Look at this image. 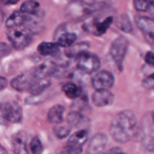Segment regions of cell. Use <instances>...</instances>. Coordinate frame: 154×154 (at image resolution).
Here are the masks:
<instances>
[{
    "instance_id": "cell-15",
    "label": "cell",
    "mask_w": 154,
    "mask_h": 154,
    "mask_svg": "<svg viewBox=\"0 0 154 154\" xmlns=\"http://www.w3.org/2000/svg\"><path fill=\"white\" fill-rule=\"evenodd\" d=\"M108 143V137L104 133H97L89 144L87 154H100L105 150Z\"/></svg>"
},
{
    "instance_id": "cell-29",
    "label": "cell",
    "mask_w": 154,
    "mask_h": 154,
    "mask_svg": "<svg viewBox=\"0 0 154 154\" xmlns=\"http://www.w3.org/2000/svg\"><path fill=\"white\" fill-rule=\"evenodd\" d=\"M82 152L83 148H77L67 144V146L63 147L58 154H82Z\"/></svg>"
},
{
    "instance_id": "cell-31",
    "label": "cell",
    "mask_w": 154,
    "mask_h": 154,
    "mask_svg": "<svg viewBox=\"0 0 154 154\" xmlns=\"http://www.w3.org/2000/svg\"><path fill=\"white\" fill-rule=\"evenodd\" d=\"M11 52V49L6 44L0 42V59L5 57Z\"/></svg>"
},
{
    "instance_id": "cell-7",
    "label": "cell",
    "mask_w": 154,
    "mask_h": 154,
    "mask_svg": "<svg viewBox=\"0 0 154 154\" xmlns=\"http://www.w3.org/2000/svg\"><path fill=\"white\" fill-rule=\"evenodd\" d=\"M129 42L127 38L123 36H120L112 42L110 48V55L120 72L123 70V60L127 52Z\"/></svg>"
},
{
    "instance_id": "cell-13",
    "label": "cell",
    "mask_w": 154,
    "mask_h": 154,
    "mask_svg": "<svg viewBox=\"0 0 154 154\" xmlns=\"http://www.w3.org/2000/svg\"><path fill=\"white\" fill-rule=\"evenodd\" d=\"M54 39L56 42L55 43H57L59 46L68 48L75 44L77 39V35L75 33L68 32L66 26L63 24L57 28Z\"/></svg>"
},
{
    "instance_id": "cell-6",
    "label": "cell",
    "mask_w": 154,
    "mask_h": 154,
    "mask_svg": "<svg viewBox=\"0 0 154 154\" xmlns=\"http://www.w3.org/2000/svg\"><path fill=\"white\" fill-rule=\"evenodd\" d=\"M77 67L86 74H92L99 70L101 66V60L96 54L84 51L76 57Z\"/></svg>"
},
{
    "instance_id": "cell-19",
    "label": "cell",
    "mask_w": 154,
    "mask_h": 154,
    "mask_svg": "<svg viewBox=\"0 0 154 154\" xmlns=\"http://www.w3.org/2000/svg\"><path fill=\"white\" fill-rule=\"evenodd\" d=\"M65 110V107L61 105H55L53 106L48 111V117L49 121L56 125L63 123Z\"/></svg>"
},
{
    "instance_id": "cell-30",
    "label": "cell",
    "mask_w": 154,
    "mask_h": 154,
    "mask_svg": "<svg viewBox=\"0 0 154 154\" xmlns=\"http://www.w3.org/2000/svg\"><path fill=\"white\" fill-rule=\"evenodd\" d=\"M141 85L143 86L144 88L147 89V90H152L154 85V77L153 74H151L147 78H145L141 83Z\"/></svg>"
},
{
    "instance_id": "cell-34",
    "label": "cell",
    "mask_w": 154,
    "mask_h": 154,
    "mask_svg": "<svg viewBox=\"0 0 154 154\" xmlns=\"http://www.w3.org/2000/svg\"><path fill=\"white\" fill-rule=\"evenodd\" d=\"M8 85V81L4 77L0 76V91L4 90Z\"/></svg>"
},
{
    "instance_id": "cell-35",
    "label": "cell",
    "mask_w": 154,
    "mask_h": 154,
    "mask_svg": "<svg viewBox=\"0 0 154 154\" xmlns=\"http://www.w3.org/2000/svg\"><path fill=\"white\" fill-rule=\"evenodd\" d=\"M20 0H2V2L4 5H15L18 3Z\"/></svg>"
},
{
    "instance_id": "cell-23",
    "label": "cell",
    "mask_w": 154,
    "mask_h": 154,
    "mask_svg": "<svg viewBox=\"0 0 154 154\" xmlns=\"http://www.w3.org/2000/svg\"><path fill=\"white\" fill-rule=\"evenodd\" d=\"M116 25L120 30L126 33L131 32L133 29L130 19L126 14H123L117 17Z\"/></svg>"
},
{
    "instance_id": "cell-18",
    "label": "cell",
    "mask_w": 154,
    "mask_h": 154,
    "mask_svg": "<svg viewBox=\"0 0 154 154\" xmlns=\"http://www.w3.org/2000/svg\"><path fill=\"white\" fill-rule=\"evenodd\" d=\"M89 132L86 129H81L72 134L69 138L68 145L77 148H83L84 144L88 140Z\"/></svg>"
},
{
    "instance_id": "cell-5",
    "label": "cell",
    "mask_w": 154,
    "mask_h": 154,
    "mask_svg": "<svg viewBox=\"0 0 154 154\" xmlns=\"http://www.w3.org/2000/svg\"><path fill=\"white\" fill-rule=\"evenodd\" d=\"M153 113H147L141 120L138 134L140 141L149 151L153 150Z\"/></svg>"
},
{
    "instance_id": "cell-10",
    "label": "cell",
    "mask_w": 154,
    "mask_h": 154,
    "mask_svg": "<svg viewBox=\"0 0 154 154\" xmlns=\"http://www.w3.org/2000/svg\"><path fill=\"white\" fill-rule=\"evenodd\" d=\"M113 23V17L109 16L102 20L93 19L84 24V29L94 35L101 36L105 34Z\"/></svg>"
},
{
    "instance_id": "cell-4",
    "label": "cell",
    "mask_w": 154,
    "mask_h": 154,
    "mask_svg": "<svg viewBox=\"0 0 154 154\" xmlns=\"http://www.w3.org/2000/svg\"><path fill=\"white\" fill-rule=\"evenodd\" d=\"M6 35L13 48L17 50L24 49L30 45L32 40V31L24 26L9 28Z\"/></svg>"
},
{
    "instance_id": "cell-21",
    "label": "cell",
    "mask_w": 154,
    "mask_h": 154,
    "mask_svg": "<svg viewBox=\"0 0 154 154\" xmlns=\"http://www.w3.org/2000/svg\"><path fill=\"white\" fill-rule=\"evenodd\" d=\"M20 11L32 16L42 15L40 13V4L34 0H29L23 3Z\"/></svg>"
},
{
    "instance_id": "cell-17",
    "label": "cell",
    "mask_w": 154,
    "mask_h": 154,
    "mask_svg": "<svg viewBox=\"0 0 154 154\" xmlns=\"http://www.w3.org/2000/svg\"><path fill=\"white\" fill-rule=\"evenodd\" d=\"M57 70V65L51 62H45L32 69L34 75L39 79L48 78L50 75L55 73Z\"/></svg>"
},
{
    "instance_id": "cell-8",
    "label": "cell",
    "mask_w": 154,
    "mask_h": 154,
    "mask_svg": "<svg viewBox=\"0 0 154 154\" xmlns=\"http://www.w3.org/2000/svg\"><path fill=\"white\" fill-rule=\"evenodd\" d=\"M38 80L39 78H38L34 75L32 70H31L14 78L11 81V86L17 91L29 92Z\"/></svg>"
},
{
    "instance_id": "cell-14",
    "label": "cell",
    "mask_w": 154,
    "mask_h": 154,
    "mask_svg": "<svg viewBox=\"0 0 154 154\" xmlns=\"http://www.w3.org/2000/svg\"><path fill=\"white\" fill-rule=\"evenodd\" d=\"M114 99V95L109 90H96L92 96V101L96 106L106 107L111 105Z\"/></svg>"
},
{
    "instance_id": "cell-32",
    "label": "cell",
    "mask_w": 154,
    "mask_h": 154,
    "mask_svg": "<svg viewBox=\"0 0 154 154\" xmlns=\"http://www.w3.org/2000/svg\"><path fill=\"white\" fill-rule=\"evenodd\" d=\"M144 60L145 62L148 65H150V66H153L154 65V56L153 53L152 51H148V52L146 54L145 57H144Z\"/></svg>"
},
{
    "instance_id": "cell-12",
    "label": "cell",
    "mask_w": 154,
    "mask_h": 154,
    "mask_svg": "<svg viewBox=\"0 0 154 154\" xmlns=\"http://www.w3.org/2000/svg\"><path fill=\"white\" fill-rule=\"evenodd\" d=\"M114 77L108 71H101L97 72L92 79V84L96 90H109L114 86Z\"/></svg>"
},
{
    "instance_id": "cell-22",
    "label": "cell",
    "mask_w": 154,
    "mask_h": 154,
    "mask_svg": "<svg viewBox=\"0 0 154 154\" xmlns=\"http://www.w3.org/2000/svg\"><path fill=\"white\" fill-rule=\"evenodd\" d=\"M85 121V117L78 111H72L67 116V123L71 127H79Z\"/></svg>"
},
{
    "instance_id": "cell-24",
    "label": "cell",
    "mask_w": 154,
    "mask_h": 154,
    "mask_svg": "<svg viewBox=\"0 0 154 154\" xmlns=\"http://www.w3.org/2000/svg\"><path fill=\"white\" fill-rule=\"evenodd\" d=\"M62 90L69 99H76L81 96V87L73 83L65 84L62 88Z\"/></svg>"
},
{
    "instance_id": "cell-25",
    "label": "cell",
    "mask_w": 154,
    "mask_h": 154,
    "mask_svg": "<svg viewBox=\"0 0 154 154\" xmlns=\"http://www.w3.org/2000/svg\"><path fill=\"white\" fill-rule=\"evenodd\" d=\"M89 45L87 42H83V43H78L76 44V45H73L67 48V50L66 51V55L69 57H75V58L81 53L87 51Z\"/></svg>"
},
{
    "instance_id": "cell-20",
    "label": "cell",
    "mask_w": 154,
    "mask_h": 154,
    "mask_svg": "<svg viewBox=\"0 0 154 154\" xmlns=\"http://www.w3.org/2000/svg\"><path fill=\"white\" fill-rule=\"evenodd\" d=\"M60 48L55 42H42L38 46V52L45 57L54 56L60 52Z\"/></svg>"
},
{
    "instance_id": "cell-3",
    "label": "cell",
    "mask_w": 154,
    "mask_h": 154,
    "mask_svg": "<svg viewBox=\"0 0 154 154\" xmlns=\"http://www.w3.org/2000/svg\"><path fill=\"white\" fill-rule=\"evenodd\" d=\"M101 7L102 5L98 3H88L83 0H74L66 7V14L71 19H81L94 13Z\"/></svg>"
},
{
    "instance_id": "cell-27",
    "label": "cell",
    "mask_w": 154,
    "mask_h": 154,
    "mask_svg": "<svg viewBox=\"0 0 154 154\" xmlns=\"http://www.w3.org/2000/svg\"><path fill=\"white\" fill-rule=\"evenodd\" d=\"M72 127L69 124H57L54 127V133L58 138H65L70 134Z\"/></svg>"
},
{
    "instance_id": "cell-26",
    "label": "cell",
    "mask_w": 154,
    "mask_h": 154,
    "mask_svg": "<svg viewBox=\"0 0 154 154\" xmlns=\"http://www.w3.org/2000/svg\"><path fill=\"white\" fill-rule=\"evenodd\" d=\"M133 4L138 11H150L153 8V0H133Z\"/></svg>"
},
{
    "instance_id": "cell-36",
    "label": "cell",
    "mask_w": 154,
    "mask_h": 154,
    "mask_svg": "<svg viewBox=\"0 0 154 154\" xmlns=\"http://www.w3.org/2000/svg\"><path fill=\"white\" fill-rule=\"evenodd\" d=\"M0 154H8L5 148L3 146H2L1 144H0Z\"/></svg>"
},
{
    "instance_id": "cell-9",
    "label": "cell",
    "mask_w": 154,
    "mask_h": 154,
    "mask_svg": "<svg viewBox=\"0 0 154 154\" xmlns=\"http://www.w3.org/2000/svg\"><path fill=\"white\" fill-rule=\"evenodd\" d=\"M42 19V15L38 16H32L26 14L21 11H15L12 13L8 17L5 22V26L7 28H12L15 26H23L24 24L36 23L40 22Z\"/></svg>"
},
{
    "instance_id": "cell-2",
    "label": "cell",
    "mask_w": 154,
    "mask_h": 154,
    "mask_svg": "<svg viewBox=\"0 0 154 154\" xmlns=\"http://www.w3.org/2000/svg\"><path fill=\"white\" fill-rule=\"evenodd\" d=\"M23 109L16 102L0 103V124L9 126L22 121Z\"/></svg>"
},
{
    "instance_id": "cell-1",
    "label": "cell",
    "mask_w": 154,
    "mask_h": 154,
    "mask_svg": "<svg viewBox=\"0 0 154 154\" xmlns=\"http://www.w3.org/2000/svg\"><path fill=\"white\" fill-rule=\"evenodd\" d=\"M137 118L133 111L125 110L118 113L111 121L110 134L118 143L128 142L135 135Z\"/></svg>"
},
{
    "instance_id": "cell-28",
    "label": "cell",
    "mask_w": 154,
    "mask_h": 154,
    "mask_svg": "<svg viewBox=\"0 0 154 154\" xmlns=\"http://www.w3.org/2000/svg\"><path fill=\"white\" fill-rule=\"evenodd\" d=\"M29 147L32 154H42L44 151L43 144L38 137H34L32 139Z\"/></svg>"
},
{
    "instance_id": "cell-16",
    "label": "cell",
    "mask_w": 154,
    "mask_h": 154,
    "mask_svg": "<svg viewBox=\"0 0 154 154\" xmlns=\"http://www.w3.org/2000/svg\"><path fill=\"white\" fill-rule=\"evenodd\" d=\"M11 143L14 154H29L26 144V137L24 132L15 134L12 137Z\"/></svg>"
},
{
    "instance_id": "cell-11",
    "label": "cell",
    "mask_w": 154,
    "mask_h": 154,
    "mask_svg": "<svg viewBox=\"0 0 154 154\" xmlns=\"http://www.w3.org/2000/svg\"><path fill=\"white\" fill-rule=\"evenodd\" d=\"M135 23L144 34V38L150 45H153L154 41V21L151 17L137 15L135 17Z\"/></svg>"
},
{
    "instance_id": "cell-33",
    "label": "cell",
    "mask_w": 154,
    "mask_h": 154,
    "mask_svg": "<svg viewBox=\"0 0 154 154\" xmlns=\"http://www.w3.org/2000/svg\"><path fill=\"white\" fill-rule=\"evenodd\" d=\"M102 154H124V153H123V152L122 151L121 149L115 147V148L111 149V150H109L108 151L105 152V153Z\"/></svg>"
}]
</instances>
